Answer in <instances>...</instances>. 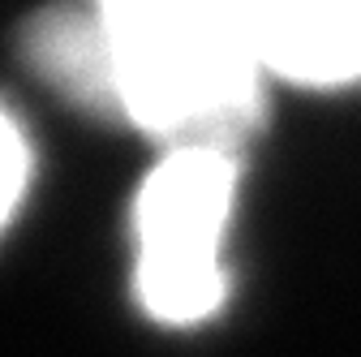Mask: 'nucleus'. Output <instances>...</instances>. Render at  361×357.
Segmentation results:
<instances>
[{
    "label": "nucleus",
    "mask_w": 361,
    "mask_h": 357,
    "mask_svg": "<svg viewBox=\"0 0 361 357\" xmlns=\"http://www.w3.org/2000/svg\"><path fill=\"white\" fill-rule=\"evenodd\" d=\"M22 48L52 91L95 116H112L108 35L99 5H65L39 13L22 35Z\"/></svg>",
    "instance_id": "nucleus-4"
},
{
    "label": "nucleus",
    "mask_w": 361,
    "mask_h": 357,
    "mask_svg": "<svg viewBox=\"0 0 361 357\" xmlns=\"http://www.w3.org/2000/svg\"><path fill=\"white\" fill-rule=\"evenodd\" d=\"M104 9L112 116L176 147H224L262 116L250 5L112 0Z\"/></svg>",
    "instance_id": "nucleus-1"
},
{
    "label": "nucleus",
    "mask_w": 361,
    "mask_h": 357,
    "mask_svg": "<svg viewBox=\"0 0 361 357\" xmlns=\"http://www.w3.org/2000/svg\"><path fill=\"white\" fill-rule=\"evenodd\" d=\"M237 198V159L224 147H168L133 207L138 301L172 327L211 319L224 301V229Z\"/></svg>",
    "instance_id": "nucleus-2"
},
{
    "label": "nucleus",
    "mask_w": 361,
    "mask_h": 357,
    "mask_svg": "<svg viewBox=\"0 0 361 357\" xmlns=\"http://www.w3.org/2000/svg\"><path fill=\"white\" fill-rule=\"evenodd\" d=\"M262 73L297 86L361 82V5H250Z\"/></svg>",
    "instance_id": "nucleus-3"
},
{
    "label": "nucleus",
    "mask_w": 361,
    "mask_h": 357,
    "mask_svg": "<svg viewBox=\"0 0 361 357\" xmlns=\"http://www.w3.org/2000/svg\"><path fill=\"white\" fill-rule=\"evenodd\" d=\"M26 181H30V143H26L18 116L0 104V229L18 211Z\"/></svg>",
    "instance_id": "nucleus-5"
}]
</instances>
